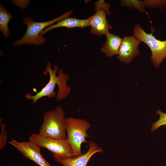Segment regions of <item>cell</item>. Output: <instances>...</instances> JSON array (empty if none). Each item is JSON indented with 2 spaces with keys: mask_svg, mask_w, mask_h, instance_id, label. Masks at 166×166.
Returning a JSON list of instances; mask_svg holds the SVG:
<instances>
[{
  "mask_svg": "<svg viewBox=\"0 0 166 166\" xmlns=\"http://www.w3.org/2000/svg\"><path fill=\"white\" fill-rule=\"evenodd\" d=\"M132 30L133 36L149 47L152 53L151 61L155 68H159L166 58V40L157 39L153 31L150 34L146 33L138 23L134 25Z\"/></svg>",
  "mask_w": 166,
  "mask_h": 166,
  "instance_id": "5",
  "label": "cell"
},
{
  "mask_svg": "<svg viewBox=\"0 0 166 166\" xmlns=\"http://www.w3.org/2000/svg\"><path fill=\"white\" fill-rule=\"evenodd\" d=\"M70 10L52 20L44 22H36L33 20L31 17L23 18V22L27 26L26 32L20 39L15 41L13 46H22L34 44L35 45H40L46 42L45 38L40 34L41 32L49 26L64 19L69 17L73 13Z\"/></svg>",
  "mask_w": 166,
  "mask_h": 166,
  "instance_id": "2",
  "label": "cell"
},
{
  "mask_svg": "<svg viewBox=\"0 0 166 166\" xmlns=\"http://www.w3.org/2000/svg\"><path fill=\"white\" fill-rule=\"evenodd\" d=\"M120 5L130 9H136L141 12L147 13L145 10L143 1L139 0H121Z\"/></svg>",
  "mask_w": 166,
  "mask_h": 166,
  "instance_id": "14",
  "label": "cell"
},
{
  "mask_svg": "<svg viewBox=\"0 0 166 166\" xmlns=\"http://www.w3.org/2000/svg\"><path fill=\"white\" fill-rule=\"evenodd\" d=\"M89 26H90L89 24L87 19H80L68 17L58 22L56 24L47 27L41 32L40 34L43 35L49 31L60 27L72 29L75 27L84 28Z\"/></svg>",
  "mask_w": 166,
  "mask_h": 166,
  "instance_id": "12",
  "label": "cell"
},
{
  "mask_svg": "<svg viewBox=\"0 0 166 166\" xmlns=\"http://www.w3.org/2000/svg\"><path fill=\"white\" fill-rule=\"evenodd\" d=\"M95 5L96 6L95 11L96 12L100 9H102L105 10L108 15H110V12L109 10L110 4L108 3H105L104 0H100L96 2Z\"/></svg>",
  "mask_w": 166,
  "mask_h": 166,
  "instance_id": "18",
  "label": "cell"
},
{
  "mask_svg": "<svg viewBox=\"0 0 166 166\" xmlns=\"http://www.w3.org/2000/svg\"><path fill=\"white\" fill-rule=\"evenodd\" d=\"M29 141L36 144L41 148L47 149L54 159L73 157L71 147L66 139L42 136L33 133L30 136Z\"/></svg>",
  "mask_w": 166,
  "mask_h": 166,
  "instance_id": "6",
  "label": "cell"
},
{
  "mask_svg": "<svg viewBox=\"0 0 166 166\" xmlns=\"http://www.w3.org/2000/svg\"><path fill=\"white\" fill-rule=\"evenodd\" d=\"M13 16L4 7L2 3L0 4V30L4 37L7 38L9 37L10 33L8 28L10 21Z\"/></svg>",
  "mask_w": 166,
  "mask_h": 166,
  "instance_id": "13",
  "label": "cell"
},
{
  "mask_svg": "<svg viewBox=\"0 0 166 166\" xmlns=\"http://www.w3.org/2000/svg\"><path fill=\"white\" fill-rule=\"evenodd\" d=\"M0 125L1 128L0 135V149H1L6 145L8 136L5 124L0 121Z\"/></svg>",
  "mask_w": 166,
  "mask_h": 166,
  "instance_id": "17",
  "label": "cell"
},
{
  "mask_svg": "<svg viewBox=\"0 0 166 166\" xmlns=\"http://www.w3.org/2000/svg\"><path fill=\"white\" fill-rule=\"evenodd\" d=\"M91 125L84 119L71 117L66 118V139L71 147L73 157L82 154L81 145L82 143H88L86 138L88 137L87 131Z\"/></svg>",
  "mask_w": 166,
  "mask_h": 166,
  "instance_id": "4",
  "label": "cell"
},
{
  "mask_svg": "<svg viewBox=\"0 0 166 166\" xmlns=\"http://www.w3.org/2000/svg\"><path fill=\"white\" fill-rule=\"evenodd\" d=\"M89 149L85 154L71 158L54 159V160L63 166H86L93 155L96 153L103 152L102 148L93 141L89 142Z\"/></svg>",
  "mask_w": 166,
  "mask_h": 166,
  "instance_id": "9",
  "label": "cell"
},
{
  "mask_svg": "<svg viewBox=\"0 0 166 166\" xmlns=\"http://www.w3.org/2000/svg\"><path fill=\"white\" fill-rule=\"evenodd\" d=\"M143 3L145 8H157L163 10L166 7V0H144Z\"/></svg>",
  "mask_w": 166,
  "mask_h": 166,
  "instance_id": "15",
  "label": "cell"
},
{
  "mask_svg": "<svg viewBox=\"0 0 166 166\" xmlns=\"http://www.w3.org/2000/svg\"><path fill=\"white\" fill-rule=\"evenodd\" d=\"M53 69L52 68L51 63L48 62L45 70L43 74L49 76V80L47 84L38 92L34 95L30 93L25 95V97L27 100H32L34 104L41 98L47 97L48 98L55 97L57 101L59 102L65 99L71 92V88L67 82L69 78V76L63 73V70L59 69L56 65H54Z\"/></svg>",
  "mask_w": 166,
  "mask_h": 166,
  "instance_id": "1",
  "label": "cell"
},
{
  "mask_svg": "<svg viewBox=\"0 0 166 166\" xmlns=\"http://www.w3.org/2000/svg\"><path fill=\"white\" fill-rule=\"evenodd\" d=\"M106 12L100 9L93 15L89 17L87 20L91 28L90 33L93 35L101 36L108 32L112 27L108 22L106 17Z\"/></svg>",
  "mask_w": 166,
  "mask_h": 166,
  "instance_id": "10",
  "label": "cell"
},
{
  "mask_svg": "<svg viewBox=\"0 0 166 166\" xmlns=\"http://www.w3.org/2000/svg\"><path fill=\"white\" fill-rule=\"evenodd\" d=\"M8 143L14 147L22 155L28 159L31 160L40 166H51L42 156L41 147L34 143L30 141L19 142L12 138Z\"/></svg>",
  "mask_w": 166,
  "mask_h": 166,
  "instance_id": "7",
  "label": "cell"
},
{
  "mask_svg": "<svg viewBox=\"0 0 166 166\" xmlns=\"http://www.w3.org/2000/svg\"><path fill=\"white\" fill-rule=\"evenodd\" d=\"M141 42L133 35L124 36L117 56L119 60L126 64L130 63L140 55L139 45Z\"/></svg>",
  "mask_w": 166,
  "mask_h": 166,
  "instance_id": "8",
  "label": "cell"
},
{
  "mask_svg": "<svg viewBox=\"0 0 166 166\" xmlns=\"http://www.w3.org/2000/svg\"><path fill=\"white\" fill-rule=\"evenodd\" d=\"M39 134L44 136L66 139V118L61 106H57L55 109L45 112Z\"/></svg>",
  "mask_w": 166,
  "mask_h": 166,
  "instance_id": "3",
  "label": "cell"
},
{
  "mask_svg": "<svg viewBox=\"0 0 166 166\" xmlns=\"http://www.w3.org/2000/svg\"><path fill=\"white\" fill-rule=\"evenodd\" d=\"M105 35L107 38V40L102 46L101 51L107 57H111L118 55L123 38L109 32Z\"/></svg>",
  "mask_w": 166,
  "mask_h": 166,
  "instance_id": "11",
  "label": "cell"
},
{
  "mask_svg": "<svg viewBox=\"0 0 166 166\" xmlns=\"http://www.w3.org/2000/svg\"><path fill=\"white\" fill-rule=\"evenodd\" d=\"M156 113L160 115L159 119L152 124L151 129L152 132L156 130L162 126H166V113L163 112L160 110H157Z\"/></svg>",
  "mask_w": 166,
  "mask_h": 166,
  "instance_id": "16",
  "label": "cell"
},
{
  "mask_svg": "<svg viewBox=\"0 0 166 166\" xmlns=\"http://www.w3.org/2000/svg\"><path fill=\"white\" fill-rule=\"evenodd\" d=\"M12 3L16 6L22 9H25L30 4L29 0H12Z\"/></svg>",
  "mask_w": 166,
  "mask_h": 166,
  "instance_id": "19",
  "label": "cell"
}]
</instances>
